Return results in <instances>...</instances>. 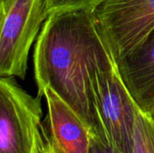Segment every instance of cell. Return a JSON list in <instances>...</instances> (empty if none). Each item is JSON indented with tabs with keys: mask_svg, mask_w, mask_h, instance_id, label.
I'll return each mask as SVG.
<instances>
[{
	"mask_svg": "<svg viewBox=\"0 0 154 153\" xmlns=\"http://www.w3.org/2000/svg\"><path fill=\"white\" fill-rule=\"evenodd\" d=\"M112 63L91 9L53 12L46 18L33 51L38 95L51 89L92 133L105 135L94 106L91 80L97 68Z\"/></svg>",
	"mask_w": 154,
	"mask_h": 153,
	"instance_id": "1",
	"label": "cell"
},
{
	"mask_svg": "<svg viewBox=\"0 0 154 153\" xmlns=\"http://www.w3.org/2000/svg\"><path fill=\"white\" fill-rule=\"evenodd\" d=\"M41 96L0 77V153H42L45 143Z\"/></svg>",
	"mask_w": 154,
	"mask_h": 153,
	"instance_id": "2",
	"label": "cell"
},
{
	"mask_svg": "<svg viewBox=\"0 0 154 153\" xmlns=\"http://www.w3.org/2000/svg\"><path fill=\"white\" fill-rule=\"evenodd\" d=\"M47 17L46 0H0V77L25 78L30 49Z\"/></svg>",
	"mask_w": 154,
	"mask_h": 153,
	"instance_id": "3",
	"label": "cell"
},
{
	"mask_svg": "<svg viewBox=\"0 0 154 153\" xmlns=\"http://www.w3.org/2000/svg\"><path fill=\"white\" fill-rule=\"evenodd\" d=\"M91 12L114 63L137 47L154 28V0H104Z\"/></svg>",
	"mask_w": 154,
	"mask_h": 153,
	"instance_id": "4",
	"label": "cell"
},
{
	"mask_svg": "<svg viewBox=\"0 0 154 153\" xmlns=\"http://www.w3.org/2000/svg\"><path fill=\"white\" fill-rule=\"evenodd\" d=\"M91 83L95 109L105 136L120 153H132L138 106L120 78L115 63L97 68Z\"/></svg>",
	"mask_w": 154,
	"mask_h": 153,
	"instance_id": "5",
	"label": "cell"
},
{
	"mask_svg": "<svg viewBox=\"0 0 154 153\" xmlns=\"http://www.w3.org/2000/svg\"><path fill=\"white\" fill-rule=\"evenodd\" d=\"M116 71L138 108L154 115V28L132 51L115 63Z\"/></svg>",
	"mask_w": 154,
	"mask_h": 153,
	"instance_id": "6",
	"label": "cell"
},
{
	"mask_svg": "<svg viewBox=\"0 0 154 153\" xmlns=\"http://www.w3.org/2000/svg\"><path fill=\"white\" fill-rule=\"evenodd\" d=\"M47 116L43 127L59 153H89L91 132L79 116L51 89L45 88Z\"/></svg>",
	"mask_w": 154,
	"mask_h": 153,
	"instance_id": "7",
	"label": "cell"
},
{
	"mask_svg": "<svg viewBox=\"0 0 154 153\" xmlns=\"http://www.w3.org/2000/svg\"><path fill=\"white\" fill-rule=\"evenodd\" d=\"M132 153H154V119L139 108L133 132Z\"/></svg>",
	"mask_w": 154,
	"mask_h": 153,
	"instance_id": "8",
	"label": "cell"
},
{
	"mask_svg": "<svg viewBox=\"0 0 154 153\" xmlns=\"http://www.w3.org/2000/svg\"><path fill=\"white\" fill-rule=\"evenodd\" d=\"M104 0H46L48 15L56 11L69 9H93Z\"/></svg>",
	"mask_w": 154,
	"mask_h": 153,
	"instance_id": "9",
	"label": "cell"
},
{
	"mask_svg": "<svg viewBox=\"0 0 154 153\" xmlns=\"http://www.w3.org/2000/svg\"><path fill=\"white\" fill-rule=\"evenodd\" d=\"M89 153H120L104 134L92 133L90 136Z\"/></svg>",
	"mask_w": 154,
	"mask_h": 153,
	"instance_id": "10",
	"label": "cell"
},
{
	"mask_svg": "<svg viewBox=\"0 0 154 153\" xmlns=\"http://www.w3.org/2000/svg\"><path fill=\"white\" fill-rule=\"evenodd\" d=\"M43 135H44V140H45V143L42 149V153H59L57 151V150L55 149V147L53 146L52 142H51L44 127H43Z\"/></svg>",
	"mask_w": 154,
	"mask_h": 153,
	"instance_id": "11",
	"label": "cell"
},
{
	"mask_svg": "<svg viewBox=\"0 0 154 153\" xmlns=\"http://www.w3.org/2000/svg\"><path fill=\"white\" fill-rule=\"evenodd\" d=\"M152 118H153V119H154V115H153V117H152Z\"/></svg>",
	"mask_w": 154,
	"mask_h": 153,
	"instance_id": "12",
	"label": "cell"
}]
</instances>
